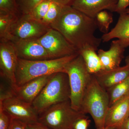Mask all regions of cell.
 I'll return each instance as SVG.
<instances>
[{"label": "cell", "mask_w": 129, "mask_h": 129, "mask_svg": "<svg viewBox=\"0 0 129 129\" xmlns=\"http://www.w3.org/2000/svg\"><path fill=\"white\" fill-rule=\"evenodd\" d=\"M118 0H75L72 6L88 16L94 18L100 12L107 10L115 12Z\"/></svg>", "instance_id": "obj_12"}, {"label": "cell", "mask_w": 129, "mask_h": 129, "mask_svg": "<svg viewBox=\"0 0 129 129\" xmlns=\"http://www.w3.org/2000/svg\"><path fill=\"white\" fill-rule=\"evenodd\" d=\"M98 28L104 34L109 32V26L112 23V15L110 13L103 11L98 13L94 18Z\"/></svg>", "instance_id": "obj_21"}, {"label": "cell", "mask_w": 129, "mask_h": 129, "mask_svg": "<svg viewBox=\"0 0 129 129\" xmlns=\"http://www.w3.org/2000/svg\"><path fill=\"white\" fill-rule=\"evenodd\" d=\"M64 72L69 80L71 106L75 110L81 112L83 96L92 75L88 72L83 57L79 54L66 65Z\"/></svg>", "instance_id": "obj_5"}, {"label": "cell", "mask_w": 129, "mask_h": 129, "mask_svg": "<svg viewBox=\"0 0 129 129\" xmlns=\"http://www.w3.org/2000/svg\"><path fill=\"white\" fill-rule=\"evenodd\" d=\"M11 42L19 58L29 61L51 59L38 39Z\"/></svg>", "instance_id": "obj_11"}, {"label": "cell", "mask_w": 129, "mask_h": 129, "mask_svg": "<svg viewBox=\"0 0 129 129\" xmlns=\"http://www.w3.org/2000/svg\"><path fill=\"white\" fill-rule=\"evenodd\" d=\"M126 12L127 13H128L129 14V8H127L126 10Z\"/></svg>", "instance_id": "obj_35"}, {"label": "cell", "mask_w": 129, "mask_h": 129, "mask_svg": "<svg viewBox=\"0 0 129 129\" xmlns=\"http://www.w3.org/2000/svg\"><path fill=\"white\" fill-rule=\"evenodd\" d=\"M109 107L108 92L92 75L81 103V112L92 117L97 129L104 128L107 113Z\"/></svg>", "instance_id": "obj_4"}, {"label": "cell", "mask_w": 129, "mask_h": 129, "mask_svg": "<svg viewBox=\"0 0 129 129\" xmlns=\"http://www.w3.org/2000/svg\"><path fill=\"white\" fill-rule=\"evenodd\" d=\"M125 62L126 63H128L129 64V56H128L125 58Z\"/></svg>", "instance_id": "obj_34"}, {"label": "cell", "mask_w": 129, "mask_h": 129, "mask_svg": "<svg viewBox=\"0 0 129 129\" xmlns=\"http://www.w3.org/2000/svg\"><path fill=\"white\" fill-rule=\"evenodd\" d=\"M118 40L113 41L107 51L99 49L98 54L103 70H109L120 67L125 49Z\"/></svg>", "instance_id": "obj_15"}, {"label": "cell", "mask_w": 129, "mask_h": 129, "mask_svg": "<svg viewBox=\"0 0 129 129\" xmlns=\"http://www.w3.org/2000/svg\"><path fill=\"white\" fill-rule=\"evenodd\" d=\"M129 6V0H118L115 12L119 14L124 12Z\"/></svg>", "instance_id": "obj_27"}, {"label": "cell", "mask_w": 129, "mask_h": 129, "mask_svg": "<svg viewBox=\"0 0 129 129\" xmlns=\"http://www.w3.org/2000/svg\"><path fill=\"white\" fill-rule=\"evenodd\" d=\"M92 48H84L78 51V53L83 57L88 72L95 74L103 70L101 63L98 54Z\"/></svg>", "instance_id": "obj_18"}, {"label": "cell", "mask_w": 129, "mask_h": 129, "mask_svg": "<svg viewBox=\"0 0 129 129\" xmlns=\"http://www.w3.org/2000/svg\"><path fill=\"white\" fill-rule=\"evenodd\" d=\"M85 114L72 107L70 100L52 106L39 114L38 121L50 129H74L75 123Z\"/></svg>", "instance_id": "obj_6"}, {"label": "cell", "mask_w": 129, "mask_h": 129, "mask_svg": "<svg viewBox=\"0 0 129 129\" xmlns=\"http://www.w3.org/2000/svg\"><path fill=\"white\" fill-rule=\"evenodd\" d=\"M20 14H28L44 0H16Z\"/></svg>", "instance_id": "obj_24"}, {"label": "cell", "mask_w": 129, "mask_h": 129, "mask_svg": "<svg viewBox=\"0 0 129 129\" xmlns=\"http://www.w3.org/2000/svg\"><path fill=\"white\" fill-rule=\"evenodd\" d=\"M90 123V120L87 117L79 119L75 123L74 129H87Z\"/></svg>", "instance_id": "obj_28"}, {"label": "cell", "mask_w": 129, "mask_h": 129, "mask_svg": "<svg viewBox=\"0 0 129 129\" xmlns=\"http://www.w3.org/2000/svg\"><path fill=\"white\" fill-rule=\"evenodd\" d=\"M129 117V94L109 107L105 120L104 127L120 129Z\"/></svg>", "instance_id": "obj_13"}, {"label": "cell", "mask_w": 129, "mask_h": 129, "mask_svg": "<svg viewBox=\"0 0 129 129\" xmlns=\"http://www.w3.org/2000/svg\"><path fill=\"white\" fill-rule=\"evenodd\" d=\"M63 6L57 3L51 2L48 12L41 22L50 27L51 24L60 14Z\"/></svg>", "instance_id": "obj_22"}, {"label": "cell", "mask_w": 129, "mask_h": 129, "mask_svg": "<svg viewBox=\"0 0 129 129\" xmlns=\"http://www.w3.org/2000/svg\"><path fill=\"white\" fill-rule=\"evenodd\" d=\"M51 2L50 0H44L28 14L32 18L41 22L48 12Z\"/></svg>", "instance_id": "obj_23"}, {"label": "cell", "mask_w": 129, "mask_h": 129, "mask_svg": "<svg viewBox=\"0 0 129 129\" xmlns=\"http://www.w3.org/2000/svg\"><path fill=\"white\" fill-rule=\"evenodd\" d=\"M26 125L21 121L13 119L10 129H26Z\"/></svg>", "instance_id": "obj_30"}, {"label": "cell", "mask_w": 129, "mask_h": 129, "mask_svg": "<svg viewBox=\"0 0 129 129\" xmlns=\"http://www.w3.org/2000/svg\"><path fill=\"white\" fill-rule=\"evenodd\" d=\"M26 129H50L46 125L38 122L26 124Z\"/></svg>", "instance_id": "obj_29"}, {"label": "cell", "mask_w": 129, "mask_h": 129, "mask_svg": "<svg viewBox=\"0 0 129 129\" xmlns=\"http://www.w3.org/2000/svg\"><path fill=\"white\" fill-rule=\"evenodd\" d=\"M78 55L76 53L60 58L35 61L18 58L16 73V85L21 86L39 77L64 72L66 65Z\"/></svg>", "instance_id": "obj_2"}, {"label": "cell", "mask_w": 129, "mask_h": 129, "mask_svg": "<svg viewBox=\"0 0 129 129\" xmlns=\"http://www.w3.org/2000/svg\"><path fill=\"white\" fill-rule=\"evenodd\" d=\"M13 119L0 107V129H10Z\"/></svg>", "instance_id": "obj_26"}, {"label": "cell", "mask_w": 129, "mask_h": 129, "mask_svg": "<svg viewBox=\"0 0 129 129\" xmlns=\"http://www.w3.org/2000/svg\"><path fill=\"white\" fill-rule=\"evenodd\" d=\"M50 28L28 14H21L12 24L4 39L14 41L39 39Z\"/></svg>", "instance_id": "obj_7"}, {"label": "cell", "mask_w": 129, "mask_h": 129, "mask_svg": "<svg viewBox=\"0 0 129 129\" xmlns=\"http://www.w3.org/2000/svg\"><path fill=\"white\" fill-rule=\"evenodd\" d=\"M117 39L125 48L129 46V14L126 12L119 14L116 25L110 32L102 36V41L107 42Z\"/></svg>", "instance_id": "obj_17"}, {"label": "cell", "mask_w": 129, "mask_h": 129, "mask_svg": "<svg viewBox=\"0 0 129 129\" xmlns=\"http://www.w3.org/2000/svg\"><path fill=\"white\" fill-rule=\"evenodd\" d=\"M0 11L20 16L16 0H0Z\"/></svg>", "instance_id": "obj_25"}, {"label": "cell", "mask_w": 129, "mask_h": 129, "mask_svg": "<svg viewBox=\"0 0 129 129\" xmlns=\"http://www.w3.org/2000/svg\"><path fill=\"white\" fill-rule=\"evenodd\" d=\"M68 76L64 72L51 75L44 88L32 103L39 115L52 106L70 99Z\"/></svg>", "instance_id": "obj_3"}, {"label": "cell", "mask_w": 129, "mask_h": 129, "mask_svg": "<svg viewBox=\"0 0 129 129\" xmlns=\"http://www.w3.org/2000/svg\"><path fill=\"white\" fill-rule=\"evenodd\" d=\"M18 58L12 42L5 39L0 42V74L13 89L17 87L16 73Z\"/></svg>", "instance_id": "obj_10"}, {"label": "cell", "mask_w": 129, "mask_h": 129, "mask_svg": "<svg viewBox=\"0 0 129 129\" xmlns=\"http://www.w3.org/2000/svg\"><path fill=\"white\" fill-rule=\"evenodd\" d=\"M0 107L12 118L27 124L38 122L39 114L32 104L25 102L15 95L0 101Z\"/></svg>", "instance_id": "obj_9"}, {"label": "cell", "mask_w": 129, "mask_h": 129, "mask_svg": "<svg viewBox=\"0 0 129 129\" xmlns=\"http://www.w3.org/2000/svg\"><path fill=\"white\" fill-rule=\"evenodd\" d=\"M100 129H118L112 127H104V128Z\"/></svg>", "instance_id": "obj_33"}, {"label": "cell", "mask_w": 129, "mask_h": 129, "mask_svg": "<svg viewBox=\"0 0 129 129\" xmlns=\"http://www.w3.org/2000/svg\"><path fill=\"white\" fill-rule=\"evenodd\" d=\"M51 59L60 58L79 53L78 50L70 44L60 32L50 28L38 39Z\"/></svg>", "instance_id": "obj_8"}, {"label": "cell", "mask_w": 129, "mask_h": 129, "mask_svg": "<svg viewBox=\"0 0 129 129\" xmlns=\"http://www.w3.org/2000/svg\"><path fill=\"white\" fill-rule=\"evenodd\" d=\"M50 27L60 32L78 50L84 48L97 50L102 41L95 32L98 28L94 18L73 8L63 6L60 14Z\"/></svg>", "instance_id": "obj_1"}, {"label": "cell", "mask_w": 129, "mask_h": 129, "mask_svg": "<svg viewBox=\"0 0 129 129\" xmlns=\"http://www.w3.org/2000/svg\"><path fill=\"white\" fill-rule=\"evenodd\" d=\"M99 85L106 91L129 76V64L109 70H102L92 75Z\"/></svg>", "instance_id": "obj_16"}, {"label": "cell", "mask_w": 129, "mask_h": 129, "mask_svg": "<svg viewBox=\"0 0 129 129\" xmlns=\"http://www.w3.org/2000/svg\"></svg>", "instance_id": "obj_36"}, {"label": "cell", "mask_w": 129, "mask_h": 129, "mask_svg": "<svg viewBox=\"0 0 129 129\" xmlns=\"http://www.w3.org/2000/svg\"><path fill=\"white\" fill-rule=\"evenodd\" d=\"M120 129H129V117L123 124Z\"/></svg>", "instance_id": "obj_32"}, {"label": "cell", "mask_w": 129, "mask_h": 129, "mask_svg": "<svg viewBox=\"0 0 129 129\" xmlns=\"http://www.w3.org/2000/svg\"><path fill=\"white\" fill-rule=\"evenodd\" d=\"M109 99V107L129 94V76L107 91Z\"/></svg>", "instance_id": "obj_19"}, {"label": "cell", "mask_w": 129, "mask_h": 129, "mask_svg": "<svg viewBox=\"0 0 129 129\" xmlns=\"http://www.w3.org/2000/svg\"><path fill=\"white\" fill-rule=\"evenodd\" d=\"M51 75L39 77L30 80L23 85L17 86L13 89L14 95L25 102L32 104L48 82Z\"/></svg>", "instance_id": "obj_14"}, {"label": "cell", "mask_w": 129, "mask_h": 129, "mask_svg": "<svg viewBox=\"0 0 129 129\" xmlns=\"http://www.w3.org/2000/svg\"><path fill=\"white\" fill-rule=\"evenodd\" d=\"M20 16L11 13L0 11L1 39H5L11 26Z\"/></svg>", "instance_id": "obj_20"}, {"label": "cell", "mask_w": 129, "mask_h": 129, "mask_svg": "<svg viewBox=\"0 0 129 129\" xmlns=\"http://www.w3.org/2000/svg\"><path fill=\"white\" fill-rule=\"evenodd\" d=\"M52 2L57 3L62 6H72L75 0H50Z\"/></svg>", "instance_id": "obj_31"}]
</instances>
